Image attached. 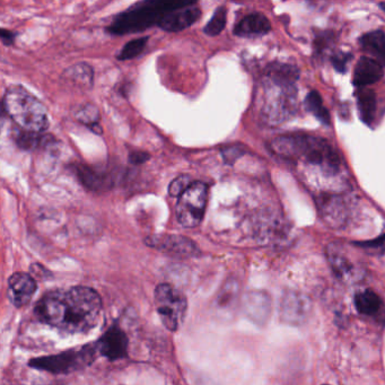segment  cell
Segmentation results:
<instances>
[{
  "instance_id": "1",
  "label": "cell",
  "mask_w": 385,
  "mask_h": 385,
  "mask_svg": "<svg viewBox=\"0 0 385 385\" xmlns=\"http://www.w3.org/2000/svg\"><path fill=\"white\" fill-rule=\"evenodd\" d=\"M102 300L96 291L77 286L50 291L37 302L35 317L44 324L67 334H85L96 327Z\"/></svg>"
},
{
  "instance_id": "2",
  "label": "cell",
  "mask_w": 385,
  "mask_h": 385,
  "mask_svg": "<svg viewBox=\"0 0 385 385\" xmlns=\"http://www.w3.org/2000/svg\"><path fill=\"white\" fill-rule=\"evenodd\" d=\"M4 108L20 129L30 132H46L48 110L39 99L20 86H12L4 95Z\"/></svg>"
},
{
  "instance_id": "3",
  "label": "cell",
  "mask_w": 385,
  "mask_h": 385,
  "mask_svg": "<svg viewBox=\"0 0 385 385\" xmlns=\"http://www.w3.org/2000/svg\"><path fill=\"white\" fill-rule=\"evenodd\" d=\"M274 153L285 158L303 157L308 162L323 169L336 171L340 165V158L330 144L310 136H285L271 143Z\"/></svg>"
},
{
  "instance_id": "4",
  "label": "cell",
  "mask_w": 385,
  "mask_h": 385,
  "mask_svg": "<svg viewBox=\"0 0 385 385\" xmlns=\"http://www.w3.org/2000/svg\"><path fill=\"white\" fill-rule=\"evenodd\" d=\"M187 1H140L115 16L108 26V33L115 35L132 34L158 25L160 20L173 9L183 6Z\"/></svg>"
},
{
  "instance_id": "5",
  "label": "cell",
  "mask_w": 385,
  "mask_h": 385,
  "mask_svg": "<svg viewBox=\"0 0 385 385\" xmlns=\"http://www.w3.org/2000/svg\"><path fill=\"white\" fill-rule=\"evenodd\" d=\"M154 301L164 327L170 332H177L188 310L187 297L170 284H160L155 289Z\"/></svg>"
},
{
  "instance_id": "6",
  "label": "cell",
  "mask_w": 385,
  "mask_h": 385,
  "mask_svg": "<svg viewBox=\"0 0 385 385\" xmlns=\"http://www.w3.org/2000/svg\"><path fill=\"white\" fill-rule=\"evenodd\" d=\"M208 203V187L201 181H194L183 192L177 203V220L183 227L194 229L203 222Z\"/></svg>"
},
{
  "instance_id": "7",
  "label": "cell",
  "mask_w": 385,
  "mask_h": 385,
  "mask_svg": "<svg viewBox=\"0 0 385 385\" xmlns=\"http://www.w3.org/2000/svg\"><path fill=\"white\" fill-rule=\"evenodd\" d=\"M96 346H86L83 348L65 351L54 356L41 357L32 360L30 366L54 374H69L91 365L95 358Z\"/></svg>"
},
{
  "instance_id": "8",
  "label": "cell",
  "mask_w": 385,
  "mask_h": 385,
  "mask_svg": "<svg viewBox=\"0 0 385 385\" xmlns=\"http://www.w3.org/2000/svg\"><path fill=\"white\" fill-rule=\"evenodd\" d=\"M146 246L177 258H194L200 254L194 241L182 235H151L146 237Z\"/></svg>"
},
{
  "instance_id": "9",
  "label": "cell",
  "mask_w": 385,
  "mask_h": 385,
  "mask_svg": "<svg viewBox=\"0 0 385 385\" xmlns=\"http://www.w3.org/2000/svg\"><path fill=\"white\" fill-rule=\"evenodd\" d=\"M312 303L305 294L300 291H289L280 302V319L291 325H302L310 319Z\"/></svg>"
},
{
  "instance_id": "10",
  "label": "cell",
  "mask_w": 385,
  "mask_h": 385,
  "mask_svg": "<svg viewBox=\"0 0 385 385\" xmlns=\"http://www.w3.org/2000/svg\"><path fill=\"white\" fill-rule=\"evenodd\" d=\"M96 348L108 360H121L128 356V337L119 325H112L97 341Z\"/></svg>"
},
{
  "instance_id": "11",
  "label": "cell",
  "mask_w": 385,
  "mask_h": 385,
  "mask_svg": "<svg viewBox=\"0 0 385 385\" xmlns=\"http://www.w3.org/2000/svg\"><path fill=\"white\" fill-rule=\"evenodd\" d=\"M201 16V9L196 3L187 1L183 6L173 9L160 20L158 26L166 32H179L194 25Z\"/></svg>"
},
{
  "instance_id": "12",
  "label": "cell",
  "mask_w": 385,
  "mask_h": 385,
  "mask_svg": "<svg viewBox=\"0 0 385 385\" xmlns=\"http://www.w3.org/2000/svg\"><path fill=\"white\" fill-rule=\"evenodd\" d=\"M37 289L34 277L26 272H16L8 279V298L16 308L29 304Z\"/></svg>"
},
{
  "instance_id": "13",
  "label": "cell",
  "mask_w": 385,
  "mask_h": 385,
  "mask_svg": "<svg viewBox=\"0 0 385 385\" xmlns=\"http://www.w3.org/2000/svg\"><path fill=\"white\" fill-rule=\"evenodd\" d=\"M329 263L334 274L343 283H354L360 278V271L353 263L343 248L336 244H330L327 250Z\"/></svg>"
},
{
  "instance_id": "14",
  "label": "cell",
  "mask_w": 385,
  "mask_h": 385,
  "mask_svg": "<svg viewBox=\"0 0 385 385\" xmlns=\"http://www.w3.org/2000/svg\"><path fill=\"white\" fill-rule=\"evenodd\" d=\"M77 175L83 186L91 191H106L115 184L111 173L91 166H78Z\"/></svg>"
},
{
  "instance_id": "15",
  "label": "cell",
  "mask_w": 385,
  "mask_h": 385,
  "mask_svg": "<svg viewBox=\"0 0 385 385\" xmlns=\"http://www.w3.org/2000/svg\"><path fill=\"white\" fill-rule=\"evenodd\" d=\"M383 77L382 65L372 58L362 57L357 63L354 70V84L362 89L365 86L377 83Z\"/></svg>"
},
{
  "instance_id": "16",
  "label": "cell",
  "mask_w": 385,
  "mask_h": 385,
  "mask_svg": "<svg viewBox=\"0 0 385 385\" xmlns=\"http://www.w3.org/2000/svg\"><path fill=\"white\" fill-rule=\"evenodd\" d=\"M270 29V22L265 15L253 13L242 18L235 25L234 34L242 37H261L267 34Z\"/></svg>"
},
{
  "instance_id": "17",
  "label": "cell",
  "mask_w": 385,
  "mask_h": 385,
  "mask_svg": "<svg viewBox=\"0 0 385 385\" xmlns=\"http://www.w3.org/2000/svg\"><path fill=\"white\" fill-rule=\"evenodd\" d=\"M267 76L274 83L291 87L300 76V70L289 63H271L267 68Z\"/></svg>"
},
{
  "instance_id": "18",
  "label": "cell",
  "mask_w": 385,
  "mask_h": 385,
  "mask_svg": "<svg viewBox=\"0 0 385 385\" xmlns=\"http://www.w3.org/2000/svg\"><path fill=\"white\" fill-rule=\"evenodd\" d=\"M360 44L367 53L375 58L379 65L385 66V34L382 31H374L362 35Z\"/></svg>"
},
{
  "instance_id": "19",
  "label": "cell",
  "mask_w": 385,
  "mask_h": 385,
  "mask_svg": "<svg viewBox=\"0 0 385 385\" xmlns=\"http://www.w3.org/2000/svg\"><path fill=\"white\" fill-rule=\"evenodd\" d=\"M18 147L25 151H37V149H46V146L54 143L51 134H40L39 132H25L20 129L15 136Z\"/></svg>"
},
{
  "instance_id": "20",
  "label": "cell",
  "mask_w": 385,
  "mask_h": 385,
  "mask_svg": "<svg viewBox=\"0 0 385 385\" xmlns=\"http://www.w3.org/2000/svg\"><path fill=\"white\" fill-rule=\"evenodd\" d=\"M355 304L358 312L367 317L377 315L383 308L382 298L371 289L358 293L355 297Z\"/></svg>"
},
{
  "instance_id": "21",
  "label": "cell",
  "mask_w": 385,
  "mask_h": 385,
  "mask_svg": "<svg viewBox=\"0 0 385 385\" xmlns=\"http://www.w3.org/2000/svg\"><path fill=\"white\" fill-rule=\"evenodd\" d=\"M248 311L250 312L252 319L257 322H265L271 313L270 297L265 293L251 295L248 302Z\"/></svg>"
},
{
  "instance_id": "22",
  "label": "cell",
  "mask_w": 385,
  "mask_h": 385,
  "mask_svg": "<svg viewBox=\"0 0 385 385\" xmlns=\"http://www.w3.org/2000/svg\"><path fill=\"white\" fill-rule=\"evenodd\" d=\"M357 104L360 108L362 120L367 125H371L375 117L377 108V97L372 89H360L357 91Z\"/></svg>"
},
{
  "instance_id": "23",
  "label": "cell",
  "mask_w": 385,
  "mask_h": 385,
  "mask_svg": "<svg viewBox=\"0 0 385 385\" xmlns=\"http://www.w3.org/2000/svg\"><path fill=\"white\" fill-rule=\"evenodd\" d=\"M305 106L308 111L311 112L317 120L321 121L323 125L328 126L330 123V115L328 110L323 106L322 97L320 96L317 91H312L306 96Z\"/></svg>"
},
{
  "instance_id": "24",
  "label": "cell",
  "mask_w": 385,
  "mask_h": 385,
  "mask_svg": "<svg viewBox=\"0 0 385 385\" xmlns=\"http://www.w3.org/2000/svg\"><path fill=\"white\" fill-rule=\"evenodd\" d=\"M67 77L69 80H72L75 84L82 86H91V82H93V70L91 67L86 63H78L76 66L70 67L65 72Z\"/></svg>"
},
{
  "instance_id": "25",
  "label": "cell",
  "mask_w": 385,
  "mask_h": 385,
  "mask_svg": "<svg viewBox=\"0 0 385 385\" xmlns=\"http://www.w3.org/2000/svg\"><path fill=\"white\" fill-rule=\"evenodd\" d=\"M226 22H227V8L225 6L218 7L211 20L205 26L203 32L209 37H217L225 29Z\"/></svg>"
},
{
  "instance_id": "26",
  "label": "cell",
  "mask_w": 385,
  "mask_h": 385,
  "mask_svg": "<svg viewBox=\"0 0 385 385\" xmlns=\"http://www.w3.org/2000/svg\"><path fill=\"white\" fill-rule=\"evenodd\" d=\"M76 117H77L80 122H83L84 125L89 127L95 134H102V129H101V126L99 125L100 112H99V110L95 106H89H89L80 108Z\"/></svg>"
},
{
  "instance_id": "27",
  "label": "cell",
  "mask_w": 385,
  "mask_h": 385,
  "mask_svg": "<svg viewBox=\"0 0 385 385\" xmlns=\"http://www.w3.org/2000/svg\"><path fill=\"white\" fill-rule=\"evenodd\" d=\"M147 42H149V37H139V39L130 41L123 46L120 53L118 54V59L119 61H129V59L138 57L144 51Z\"/></svg>"
},
{
  "instance_id": "28",
  "label": "cell",
  "mask_w": 385,
  "mask_h": 385,
  "mask_svg": "<svg viewBox=\"0 0 385 385\" xmlns=\"http://www.w3.org/2000/svg\"><path fill=\"white\" fill-rule=\"evenodd\" d=\"M191 177L188 175H179L177 179L172 181L169 187V194L172 197H179L182 196L183 192L186 191L189 187L191 186Z\"/></svg>"
},
{
  "instance_id": "29",
  "label": "cell",
  "mask_w": 385,
  "mask_h": 385,
  "mask_svg": "<svg viewBox=\"0 0 385 385\" xmlns=\"http://www.w3.org/2000/svg\"><path fill=\"white\" fill-rule=\"evenodd\" d=\"M351 53H346V52H339V53L334 54L332 57V63H334V68L337 69L338 72H345L347 63L351 61Z\"/></svg>"
},
{
  "instance_id": "30",
  "label": "cell",
  "mask_w": 385,
  "mask_h": 385,
  "mask_svg": "<svg viewBox=\"0 0 385 385\" xmlns=\"http://www.w3.org/2000/svg\"><path fill=\"white\" fill-rule=\"evenodd\" d=\"M358 246L362 248L372 250V251H377V250H383L385 248V235L384 236L379 237L377 240L371 241V242L358 243Z\"/></svg>"
},
{
  "instance_id": "31",
  "label": "cell",
  "mask_w": 385,
  "mask_h": 385,
  "mask_svg": "<svg viewBox=\"0 0 385 385\" xmlns=\"http://www.w3.org/2000/svg\"><path fill=\"white\" fill-rule=\"evenodd\" d=\"M151 158V155L146 151H132V154L129 155V162L132 163L134 165L144 164Z\"/></svg>"
},
{
  "instance_id": "32",
  "label": "cell",
  "mask_w": 385,
  "mask_h": 385,
  "mask_svg": "<svg viewBox=\"0 0 385 385\" xmlns=\"http://www.w3.org/2000/svg\"><path fill=\"white\" fill-rule=\"evenodd\" d=\"M242 153L243 151H241V147H237V146L235 147V146H233V147L226 149L225 151H223V156L224 158H225L226 162H229V164H232V163L237 160V157L242 155Z\"/></svg>"
},
{
  "instance_id": "33",
  "label": "cell",
  "mask_w": 385,
  "mask_h": 385,
  "mask_svg": "<svg viewBox=\"0 0 385 385\" xmlns=\"http://www.w3.org/2000/svg\"><path fill=\"white\" fill-rule=\"evenodd\" d=\"M0 37H1V41H3L5 46H12L14 43L15 35L13 34L12 32L3 29L0 31Z\"/></svg>"
},
{
  "instance_id": "34",
  "label": "cell",
  "mask_w": 385,
  "mask_h": 385,
  "mask_svg": "<svg viewBox=\"0 0 385 385\" xmlns=\"http://www.w3.org/2000/svg\"><path fill=\"white\" fill-rule=\"evenodd\" d=\"M379 7L383 9L385 12V3L379 4Z\"/></svg>"
}]
</instances>
